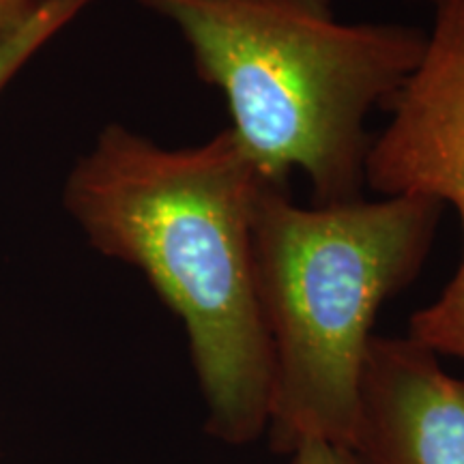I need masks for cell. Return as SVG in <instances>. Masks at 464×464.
Instances as JSON below:
<instances>
[{"label": "cell", "instance_id": "7", "mask_svg": "<svg viewBox=\"0 0 464 464\" xmlns=\"http://www.w3.org/2000/svg\"><path fill=\"white\" fill-rule=\"evenodd\" d=\"M290 464H362L355 451L344 445L327 443V440L307 439L290 451Z\"/></svg>", "mask_w": 464, "mask_h": 464}, {"label": "cell", "instance_id": "9", "mask_svg": "<svg viewBox=\"0 0 464 464\" xmlns=\"http://www.w3.org/2000/svg\"><path fill=\"white\" fill-rule=\"evenodd\" d=\"M417 3H430V5H434V3H437V0H417Z\"/></svg>", "mask_w": 464, "mask_h": 464}, {"label": "cell", "instance_id": "1", "mask_svg": "<svg viewBox=\"0 0 464 464\" xmlns=\"http://www.w3.org/2000/svg\"><path fill=\"white\" fill-rule=\"evenodd\" d=\"M265 183L230 127L168 149L108 125L75 161L63 198L91 246L142 271L181 318L207 428L228 445L269 428L271 351L252 247Z\"/></svg>", "mask_w": 464, "mask_h": 464}, {"label": "cell", "instance_id": "6", "mask_svg": "<svg viewBox=\"0 0 464 464\" xmlns=\"http://www.w3.org/2000/svg\"><path fill=\"white\" fill-rule=\"evenodd\" d=\"M92 0H42L24 24L0 42V92L31 58Z\"/></svg>", "mask_w": 464, "mask_h": 464}, {"label": "cell", "instance_id": "8", "mask_svg": "<svg viewBox=\"0 0 464 464\" xmlns=\"http://www.w3.org/2000/svg\"><path fill=\"white\" fill-rule=\"evenodd\" d=\"M42 0H0V42L24 24Z\"/></svg>", "mask_w": 464, "mask_h": 464}, {"label": "cell", "instance_id": "4", "mask_svg": "<svg viewBox=\"0 0 464 464\" xmlns=\"http://www.w3.org/2000/svg\"><path fill=\"white\" fill-rule=\"evenodd\" d=\"M374 136L365 185L381 196H426L460 219L462 254L440 295L409 321V338L464 363V0H437L420 65Z\"/></svg>", "mask_w": 464, "mask_h": 464}, {"label": "cell", "instance_id": "3", "mask_svg": "<svg viewBox=\"0 0 464 464\" xmlns=\"http://www.w3.org/2000/svg\"><path fill=\"white\" fill-rule=\"evenodd\" d=\"M445 207L426 196L301 207L265 183L252 211L254 277L271 351V445L353 448L381 307L420 276Z\"/></svg>", "mask_w": 464, "mask_h": 464}, {"label": "cell", "instance_id": "5", "mask_svg": "<svg viewBox=\"0 0 464 464\" xmlns=\"http://www.w3.org/2000/svg\"><path fill=\"white\" fill-rule=\"evenodd\" d=\"M351 450L362 464H464V376L409 335H372Z\"/></svg>", "mask_w": 464, "mask_h": 464}, {"label": "cell", "instance_id": "2", "mask_svg": "<svg viewBox=\"0 0 464 464\" xmlns=\"http://www.w3.org/2000/svg\"><path fill=\"white\" fill-rule=\"evenodd\" d=\"M179 28L196 73L222 92L230 130L266 183L301 170L314 205L363 198L365 121L413 75L428 31L344 22L334 0H138Z\"/></svg>", "mask_w": 464, "mask_h": 464}]
</instances>
